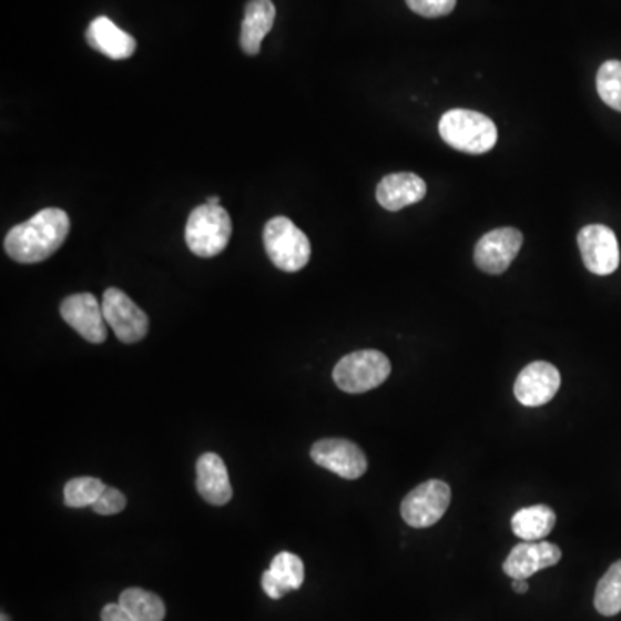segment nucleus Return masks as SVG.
I'll use <instances>...</instances> for the list:
<instances>
[{
	"instance_id": "13",
	"label": "nucleus",
	"mask_w": 621,
	"mask_h": 621,
	"mask_svg": "<svg viewBox=\"0 0 621 621\" xmlns=\"http://www.w3.org/2000/svg\"><path fill=\"white\" fill-rule=\"evenodd\" d=\"M561 549L551 542H521L517 548H512L506 558L505 573L512 580L530 579L532 574L539 573L540 570L554 567L561 561Z\"/></svg>"
},
{
	"instance_id": "25",
	"label": "nucleus",
	"mask_w": 621,
	"mask_h": 621,
	"mask_svg": "<svg viewBox=\"0 0 621 621\" xmlns=\"http://www.w3.org/2000/svg\"><path fill=\"white\" fill-rule=\"evenodd\" d=\"M126 508V497L121 490L113 489V487H105L104 492L101 493L95 505L92 506L93 511L102 517H111L118 515Z\"/></svg>"
},
{
	"instance_id": "22",
	"label": "nucleus",
	"mask_w": 621,
	"mask_h": 621,
	"mask_svg": "<svg viewBox=\"0 0 621 621\" xmlns=\"http://www.w3.org/2000/svg\"><path fill=\"white\" fill-rule=\"evenodd\" d=\"M105 490V483L99 478L78 477L68 481L64 487V505L68 508H92L101 493Z\"/></svg>"
},
{
	"instance_id": "2",
	"label": "nucleus",
	"mask_w": 621,
	"mask_h": 621,
	"mask_svg": "<svg viewBox=\"0 0 621 621\" xmlns=\"http://www.w3.org/2000/svg\"><path fill=\"white\" fill-rule=\"evenodd\" d=\"M439 133L450 147L466 154H486L497 144V126L471 109H450L440 118Z\"/></svg>"
},
{
	"instance_id": "18",
	"label": "nucleus",
	"mask_w": 621,
	"mask_h": 621,
	"mask_svg": "<svg viewBox=\"0 0 621 621\" xmlns=\"http://www.w3.org/2000/svg\"><path fill=\"white\" fill-rule=\"evenodd\" d=\"M276 9L272 0H248L242 21L241 47L248 55H257L264 37L272 31Z\"/></svg>"
},
{
	"instance_id": "20",
	"label": "nucleus",
	"mask_w": 621,
	"mask_h": 621,
	"mask_svg": "<svg viewBox=\"0 0 621 621\" xmlns=\"http://www.w3.org/2000/svg\"><path fill=\"white\" fill-rule=\"evenodd\" d=\"M118 602L135 621H163L166 617L163 599L139 587L124 590Z\"/></svg>"
},
{
	"instance_id": "24",
	"label": "nucleus",
	"mask_w": 621,
	"mask_h": 621,
	"mask_svg": "<svg viewBox=\"0 0 621 621\" xmlns=\"http://www.w3.org/2000/svg\"><path fill=\"white\" fill-rule=\"evenodd\" d=\"M458 0H406L413 12L424 18H442L455 11Z\"/></svg>"
},
{
	"instance_id": "29",
	"label": "nucleus",
	"mask_w": 621,
	"mask_h": 621,
	"mask_svg": "<svg viewBox=\"0 0 621 621\" xmlns=\"http://www.w3.org/2000/svg\"><path fill=\"white\" fill-rule=\"evenodd\" d=\"M2 621H9V618L6 617V613H2Z\"/></svg>"
},
{
	"instance_id": "23",
	"label": "nucleus",
	"mask_w": 621,
	"mask_h": 621,
	"mask_svg": "<svg viewBox=\"0 0 621 621\" xmlns=\"http://www.w3.org/2000/svg\"><path fill=\"white\" fill-rule=\"evenodd\" d=\"M595 85L602 102L621 113V62L605 61L599 68Z\"/></svg>"
},
{
	"instance_id": "12",
	"label": "nucleus",
	"mask_w": 621,
	"mask_h": 621,
	"mask_svg": "<svg viewBox=\"0 0 621 621\" xmlns=\"http://www.w3.org/2000/svg\"><path fill=\"white\" fill-rule=\"evenodd\" d=\"M561 387V373L548 362H533L525 366L515 381V396L528 408L543 406L554 399Z\"/></svg>"
},
{
	"instance_id": "27",
	"label": "nucleus",
	"mask_w": 621,
	"mask_h": 621,
	"mask_svg": "<svg viewBox=\"0 0 621 621\" xmlns=\"http://www.w3.org/2000/svg\"><path fill=\"white\" fill-rule=\"evenodd\" d=\"M512 590L517 592V594H527L528 592V582L525 579L512 580Z\"/></svg>"
},
{
	"instance_id": "8",
	"label": "nucleus",
	"mask_w": 621,
	"mask_h": 621,
	"mask_svg": "<svg viewBox=\"0 0 621 621\" xmlns=\"http://www.w3.org/2000/svg\"><path fill=\"white\" fill-rule=\"evenodd\" d=\"M310 458L325 470L357 480L368 470V459L362 447L346 439H323L310 447Z\"/></svg>"
},
{
	"instance_id": "1",
	"label": "nucleus",
	"mask_w": 621,
	"mask_h": 621,
	"mask_svg": "<svg viewBox=\"0 0 621 621\" xmlns=\"http://www.w3.org/2000/svg\"><path fill=\"white\" fill-rule=\"evenodd\" d=\"M70 226L67 211L47 207L8 233L6 253L16 263H42L64 244Z\"/></svg>"
},
{
	"instance_id": "17",
	"label": "nucleus",
	"mask_w": 621,
	"mask_h": 621,
	"mask_svg": "<svg viewBox=\"0 0 621 621\" xmlns=\"http://www.w3.org/2000/svg\"><path fill=\"white\" fill-rule=\"evenodd\" d=\"M197 492L213 506H225L232 499L225 461L214 452H206L197 459Z\"/></svg>"
},
{
	"instance_id": "14",
	"label": "nucleus",
	"mask_w": 621,
	"mask_h": 621,
	"mask_svg": "<svg viewBox=\"0 0 621 621\" xmlns=\"http://www.w3.org/2000/svg\"><path fill=\"white\" fill-rule=\"evenodd\" d=\"M427 195V183L415 173H394L381 179L377 201L384 210L400 211L413 206Z\"/></svg>"
},
{
	"instance_id": "11",
	"label": "nucleus",
	"mask_w": 621,
	"mask_h": 621,
	"mask_svg": "<svg viewBox=\"0 0 621 621\" xmlns=\"http://www.w3.org/2000/svg\"><path fill=\"white\" fill-rule=\"evenodd\" d=\"M59 310L62 319L90 344H102L108 338L102 304L95 299V295L89 292L70 295L62 301Z\"/></svg>"
},
{
	"instance_id": "9",
	"label": "nucleus",
	"mask_w": 621,
	"mask_h": 621,
	"mask_svg": "<svg viewBox=\"0 0 621 621\" xmlns=\"http://www.w3.org/2000/svg\"><path fill=\"white\" fill-rule=\"evenodd\" d=\"M579 248L586 268L594 275H611L620 266V245L608 226H583L579 233Z\"/></svg>"
},
{
	"instance_id": "26",
	"label": "nucleus",
	"mask_w": 621,
	"mask_h": 621,
	"mask_svg": "<svg viewBox=\"0 0 621 621\" xmlns=\"http://www.w3.org/2000/svg\"><path fill=\"white\" fill-rule=\"evenodd\" d=\"M101 621H135L120 602H111L101 611Z\"/></svg>"
},
{
	"instance_id": "7",
	"label": "nucleus",
	"mask_w": 621,
	"mask_h": 621,
	"mask_svg": "<svg viewBox=\"0 0 621 621\" xmlns=\"http://www.w3.org/2000/svg\"><path fill=\"white\" fill-rule=\"evenodd\" d=\"M105 323L123 344H135L149 332V316L120 288H108L102 297Z\"/></svg>"
},
{
	"instance_id": "6",
	"label": "nucleus",
	"mask_w": 621,
	"mask_h": 621,
	"mask_svg": "<svg viewBox=\"0 0 621 621\" xmlns=\"http://www.w3.org/2000/svg\"><path fill=\"white\" fill-rule=\"evenodd\" d=\"M450 505V487L442 480L419 483L400 505L403 520L413 528H428L442 520Z\"/></svg>"
},
{
	"instance_id": "15",
	"label": "nucleus",
	"mask_w": 621,
	"mask_h": 621,
	"mask_svg": "<svg viewBox=\"0 0 621 621\" xmlns=\"http://www.w3.org/2000/svg\"><path fill=\"white\" fill-rule=\"evenodd\" d=\"M86 43L109 59H129L135 54L136 42L130 33L118 28L113 21L99 16L86 28Z\"/></svg>"
},
{
	"instance_id": "28",
	"label": "nucleus",
	"mask_w": 621,
	"mask_h": 621,
	"mask_svg": "<svg viewBox=\"0 0 621 621\" xmlns=\"http://www.w3.org/2000/svg\"><path fill=\"white\" fill-rule=\"evenodd\" d=\"M206 204H211V206H220V204H222V198L217 197V195H211V197H207Z\"/></svg>"
},
{
	"instance_id": "3",
	"label": "nucleus",
	"mask_w": 621,
	"mask_h": 621,
	"mask_svg": "<svg viewBox=\"0 0 621 621\" xmlns=\"http://www.w3.org/2000/svg\"><path fill=\"white\" fill-rule=\"evenodd\" d=\"M263 242L269 261L282 272H301L309 263V238L288 217H272L264 225Z\"/></svg>"
},
{
	"instance_id": "19",
	"label": "nucleus",
	"mask_w": 621,
	"mask_h": 621,
	"mask_svg": "<svg viewBox=\"0 0 621 621\" xmlns=\"http://www.w3.org/2000/svg\"><path fill=\"white\" fill-rule=\"evenodd\" d=\"M554 525L556 512L546 505L528 506L511 518L512 533L523 542H540L552 532Z\"/></svg>"
},
{
	"instance_id": "10",
	"label": "nucleus",
	"mask_w": 621,
	"mask_h": 621,
	"mask_svg": "<svg viewBox=\"0 0 621 621\" xmlns=\"http://www.w3.org/2000/svg\"><path fill=\"white\" fill-rule=\"evenodd\" d=\"M523 245V235L517 228H497L486 233L475 247V264L489 275H501L511 266Z\"/></svg>"
},
{
	"instance_id": "16",
	"label": "nucleus",
	"mask_w": 621,
	"mask_h": 621,
	"mask_svg": "<svg viewBox=\"0 0 621 621\" xmlns=\"http://www.w3.org/2000/svg\"><path fill=\"white\" fill-rule=\"evenodd\" d=\"M303 582V559L287 551L278 552L273 558L272 567L264 571L261 579L264 592L272 599H282L291 590L301 589Z\"/></svg>"
},
{
	"instance_id": "21",
	"label": "nucleus",
	"mask_w": 621,
	"mask_h": 621,
	"mask_svg": "<svg viewBox=\"0 0 621 621\" xmlns=\"http://www.w3.org/2000/svg\"><path fill=\"white\" fill-rule=\"evenodd\" d=\"M594 605L602 617H614L621 611V559L605 571L595 589Z\"/></svg>"
},
{
	"instance_id": "4",
	"label": "nucleus",
	"mask_w": 621,
	"mask_h": 621,
	"mask_svg": "<svg viewBox=\"0 0 621 621\" xmlns=\"http://www.w3.org/2000/svg\"><path fill=\"white\" fill-rule=\"evenodd\" d=\"M232 237V220L225 207L202 204L186 220L185 242L198 257L222 254Z\"/></svg>"
},
{
	"instance_id": "5",
	"label": "nucleus",
	"mask_w": 621,
	"mask_h": 621,
	"mask_svg": "<svg viewBox=\"0 0 621 621\" xmlns=\"http://www.w3.org/2000/svg\"><path fill=\"white\" fill-rule=\"evenodd\" d=\"M393 366L380 350H356L342 357L334 369V381L347 394H363L380 387Z\"/></svg>"
}]
</instances>
